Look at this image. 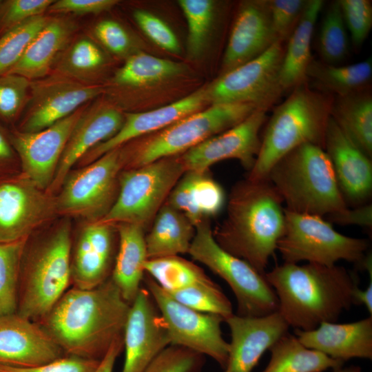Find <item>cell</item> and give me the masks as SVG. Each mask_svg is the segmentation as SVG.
Returning <instances> with one entry per match:
<instances>
[{"instance_id": "obj_30", "label": "cell", "mask_w": 372, "mask_h": 372, "mask_svg": "<svg viewBox=\"0 0 372 372\" xmlns=\"http://www.w3.org/2000/svg\"><path fill=\"white\" fill-rule=\"evenodd\" d=\"M324 5L322 0H308L298 25L287 41L280 72L284 92L306 81V71L313 59L311 46L314 28Z\"/></svg>"}, {"instance_id": "obj_7", "label": "cell", "mask_w": 372, "mask_h": 372, "mask_svg": "<svg viewBox=\"0 0 372 372\" xmlns=\"http://www.w3.org/2000/svg\"><path fill=\"white\" fill-rule=\"evenodd\" d=\"M185 172L180 155L122 171L118 194L107 213L98 221L112 226L136 224L145 229Z\"/></svg>"}, {"instance_id": "obj_20", "label": "cell", "mask_w": 372, "mask_h": 372, "mask_svg": "<svg viewBox=\"0 0 372 372\" xmlns=\"http://www.w3.org/2000/svg\"><path fill=\"white\" fill-rule=\"evenodd\" d=\"M277 41L269 0L242 2L224 52L221 74L259 56Z\"/></svg>"}, {"instance_id": "obj_11", "label": "cell", "mask_w": 372, "mask_h": 372, "mask_svg": "<svg viewBox=\"0 0 372 372\" xmlns=\"http://www.w3.org/2000/svg\"><path fill=\"white\" fill-rule=\"evenodd\" d=\"M127 158L120 147L69 173L55 198L56 212L95 222L109 211L116 196Z\"/></svg>"}, {"instance_id": "obj_39", "label": "cell", "mask_w": 372, "mask_h": 372, "mask_svg": "<svg viewBox=\"0 0 372 372\" xmlns=\"http://www.w3.org/2000/svg\"><path fill=\"white\" fill-rule=\"evenodd\" d=\"M339 0L332 1L323 17L318 34L320 61L332 65L346 59L349 41Z\"/></svg>"}, {"instance_id": "obj_50", "label": "cell", "mask_w": 372, "mask_h": 372, "mask_svg": "<svg viewBox=\"0 0 372 372\" xmlns=\"http://www.w3.org/2000/svg\"><path fill=\"white\" fill-rule=\"evenodd\" d=\"M96 38L110 51L116 54L126 53L131 45L129 34L123 27L112 20H104L96 25Z\"/></svg>"}, {"instance_id": "obj_13", "label": "cell", "mask_w": 372, "mask_h": 372, "mask_svg": "<svg viewBox=\"0 0 372 372\" xmlns=\"http://www.w3.org/2000/svg\"><path fill=\"white\" fill-rule=\"evenodd\" d=\"M143 281L159 311L170 345L209 356L223 369L229 350V342L223 338L221 331L224 318L180 304L147 274Z\"/></svg>"}, {"instance_id": "obj_26", "label": "cell", "mask_w": 372, "mask_h": 372, "mask_svg": "<svg viewBox=\"0 0 372 372\" xmlns=\"http://www.w3.org/2000/svg\"><path fill=\"white\" fill-rule=\"evenodd\" d=\"M295 335L307 348L333 359H372V316L350 323L323 322L310 331L295 329Z\"/></svg>"}, {"instance_id": "obj_34", "label": "cell", "mask_w": 372, "mask_h": 372, "mask_svg": "<svg viewBox=\"0 0 372 372\" xmlns=\"http://www.w3.org/2000/svg\"><path fill=\"white\" fill-rule=\"evenodd\" d=\"M269 362L262 372H324L343 366L344 362L307 348L289 332L269 349Z\"/></svg>"}, {"instance_id": "obj_55", "label": "cell", "mask_w": 372, "mask_h": 372, "mask_svg": "<svg viewBox=\"0 0 372 372\" xmlns=\"http://www.w3.org/2000/svg\"><path fill=\"white\" fill-rule=\"evenodd\" d=\"M354 304H363L367 309L370 316H372V280H370L366 288L364 290L359 287L354 293Z\"/></svg>"}, {"instance_id": "obj_28", "label": "cell", "mask_w": 372, "mask_h": 372, "mask_svg": "<svg viewBox=\"0 0 372 372\" xmlns=\"http://www.w3.org/2000/svg\"><path fill=\"white\" fill-rule=\"evenodd\" d=\"M118 248L110 278L130 304L141 288L147 260L145 229L136 224L118 225Z\"/></svg>"}, {"instance_id": "obj_14", "label": "cell", "mask_w": 372, "mask_h": 372, "mask_svg": "<svg viewBox=\"0 0 372 372\" xmlns=\"http://www.w3.org/2000/svg\"><path fill=\"white\" fill-rule=\"evenodd\" d=\"M30 99L17 130L36 132L68 116L97 96L103 89L63 74L30 81Z\"/></svg>"}, {"instance_id": "obj_47", "label": "cell", "mask_w": 372, "mask_h": 372, "mask_svg": "<svg viewBox=\"0 0 372 372\" xmlns=\"http://www.w3.org/2000/svg\"><path fill=\"white\" fill-rule=\"evenodd\" d=\"M133 16L141 30L156 45L171 53H180L176 34L162 19L143 10H136Z\"/></svg>"}, {"instance_id": "obj_12", "label": "cell", "mask_w": 372, "mask_h": 372, "mask_svg": "<svg viewBox=\"0 0 372 372\" xmlns=\"http://www.w3.org/2000/svg\"><path fill=\"white\" fill-rule=\"evenodd\" d=\"M284 43L277 41L259 56L221 74L205 87L207 102L251 103L267 111L285 92L280 81Z\"/></svg>"}, {"instance_id": "obj_1", "label": "cell", "mask_w": 372, "mask_h": 372, "mask_svg": "<svg viewBox=\"0 0 372 372\" xmlns=\"http://www.w3.org/2000/svg\"><path fill=\"white\" fill-rule=\"evenodd\" d=\"M130 304L110 278L91 289H68L37 323L65 355L101 360L123 337Z\"/></svg>"}, {"instance_id": "obj_3", "label": "cell", "mask_w": 372, "mask_h": 372, "mask_svg": "<svg viewBox=\"0 0 372 372\" xmlns=\"http://www.w3.org/2000/svg\"><path fill=\"white\" fill-rule=\"evenodd\" d=\"M282 203L266 178L239 183L231 193L226 219L213 231L216 241L265 274L285 230Z\"/></svg>"}, {"instance_id": "obj_52", "label": "cell", "mask_w": 372, "mask_h": 372, "mask_svg": "<svg viewBox=\"0 0 372 372\" xmlns=\"http://www.w3.org/2000/svg\"><path fill=\"white\" fill-rule=\"evenodd\" d=\"M329 218L332 222L339 225H355L371 228L372 207L371 204H364L351 209L347 208Z\"/></svg>"}, {"instance_id": "obj_40", "label": "cell", "mask_w": 372, "mask_h": 372, "mask_svg": "<svg viewBox=\"0 0 372 372\" xmlns=\"http://www.w3.org/2000/svg\"><path fill=\"white\" fill-rule=\"evenodd\" d=\"M167 293L180 304L200 312L219 315L224 320L234 314L230 300L215 282Z\"/></svg>"}, {"instance_id": "obj_21", "label": "cell", "mask_w": 372, "mask_h": 372, "mask_svg": "<svg viewBox=\"0 0 372 372\" xmlns=\"http://www.w3.org/2000/svg\"><path fill=\"white\" fill-rule=\"evenodd\" d=\"M65 355L37 322L17 313L0 317V364L31 368Z\"/></svg>"}, {"instance_id": "obj_41", "label": "cell", "mask_w": 372, "mask_h": 372, "mask_svg": "<svg viewBox=\"0 0 372 372\" xmlns=\"http://www.w3.org/2000/svg\"><path fill=\"white\" fill-rule=\"evenodd\" d=\"M43 15L32 17L0 37V76L6 74L48 21Z\"/></svg>"}, {"instance_id": "obj_10", "label": "cell", "mask_w": 372, "mask_h": 372, "mask_svg": "<svg viewBox=\"0 0 372 372\" xmlns=\"http://www.w3.org/2000/svg\"><path fill=\"white\" fill-rule=\"evenodd\" d=\"M258 109L251 103L215 104L191 114L164 128L138 147L129 163L130 168L180 155L233 127Z\"/></svg>"}, {"instance_id": "obj_4", "label": "cell", "mask_w": 372, "mask_h": 372, "mask_svg": "<svg viewBox=\"0 0 372 372\" xmlns=\"http://www.w3.org/2000/svg\"><path fill=\"white\" fill-rule=\"evenodd\" d=\"M333 96L311 88L307 81L292 89L267 123L260 147L248 178L265 179L283 156L304 144L324 149Z\"/></svg>"}, {"instance_id": "obj_53", "label": "cell", "mask_w": 372, "mask_h": 372, "mask_svg": "<svg viewBox=\"0 0 372 372\" xmlns=\"http://www.w3.org/2000/svg\"><path fill=\"white\" fill-rule=\"evenodd\" d=\"M17 157L8 136L0 127V178L14 175L11 168ZM18 158V157H17Z\"/></svg>"}, {"instance_id": "obj_19", "label": "cell", "mask_w": 372, "mask_h": 372, "mask_svg": "<svg viewBox=\"0 0 372 372\" xmlns=\"http://www.w3.org/2000/svg\"><path fill=\"white\" fill-rule=\"evenodd\" d=\"M225 322L230 330L231 341L223 372H251L263 353L289 327L278 311L260 317L234 313Z\"/></svg>"}, {"instance_id": "obj_46", "label": "cell", "mask_w": 372, "mask_h": 372, "mask_svg": "<svg viewBox=\"0 0 372 372\" xmlns=\"http://www.w3.org/2000/svg\"><path fill=\"white\" fill-rule=\"evenodd\" d=\"M53 0L0 1V37L32 17L43 15Z\"/></svg>"}, {"instance_id": "obj_32", "label": "cell", "mask_w": 372, "mask_h": 372, "mask_svg": "<svg viewBox=\"0 0 372 372\" xmlns=\"http://www.w3.org/2000/svg\"><path fill=\"white\" fill-rule=\"evenodd\" d=\"M372 78V59L348 65L311 61L305 74L309 85L333 96H342L369 87Z\"/></svg>"}, {"instance_id": "obj_2", "label": "cell", "mask_w": 372, "mask_h": 372, "mask_svg": "<svg viewBox=\"0 0 372 372\" xmlns=\"http://www.w3.org/2000/svg\"><path fill=\"white\" fill-rule=\"evenodd\" d=\"M278 300V312L289 327L310 331L336 322L354 304L357 275L345 267L284 262L265 273Z\"/></svg>"}, {"instance_id": "obj_49", "label": "cell", "mask_w": 372, "mask_h": 372, "mask_svg": "<svg viewBox=\"0 0 372 372\" xmlns=\"http://www.w3.org/2000/svg\"><path fill=\"white\" fill-rule=\"evenodd\" d=\"M103 61L104 56L99 48L90 40L81 39L70 48L65 65L71 72L87 73L99 68Z\"/></svg>"}, {"instance_id": "obj_36", "label": "cell", "mask_w": 372, "mask_h": 372, "mask_svg": "<svg viewBox=\"0 0 372 372\" xmlns=\"http://www.w3.org/2000/svg\"><path fill=\"white\" fill-rule=\"evenodd\" d=\"M176 62L145 53L130 56L116 72L114 81L120 85L143 87L172 78L183 72Z\"/></svg>"}, {"instance_id": "obj_9", "label": "cell", "mask_w": 372, "mask_h": 372, "mask_svg": "<svg viewBox=\"0 0 372 372\" xmlns=\"http://www.w3.org/2000/svg\"><path fill=\"white\" fill-rule=\"evenodd\" d=\"M285 230L277 249L285 262L307 261L331 266L341 260L360 265L369 242L344 236L323 217L285 209Z\"/></svg>"}, {"instance_id": "obj_22", "label": "cell", "mask_w": 372, "mask_h": 372, "mask_svg": "<svg viewBox=\"0 0 372 372\" xmlns=\"http://www.w3.org/2000/svg\"><path fill=\"white\" fill-rule=\"evenodd\" d=\"M324 149L331 161L346 203L364 205L372 192L371 158L343 133L331 116Z\"/></svg>"}, {"instance_id": "obj_5", "label": "cell", "mask_w": 372, "mask_h": 372, "mask_svg": "<svg viewBox=\"0 0 372 372\" xmlns=\"http://www.w3.org/2000/svg\"><path fill=\"white\" fill-rule=\"evenodd\" d=\"M266 179L285 203L286 210L329 217L347 209L324 149L302 145L270 169Z\"/></svg>"}, {"instance_id": "obj_31", "label": "cell", "mask_w": 372, "mask_h": 372, "mask_svg": "<svg viewBox=\"0 0 372 372\" xmlns=\"http://www.w3.org/2000/svg\"><path fill=\"white\" fill-rule=\"evenodd\" d=\"M195 232L186 216L165 202L145 237L147 260L188 254Z\"/></svg>"}, {"instance_id": "obj_25", "label": "cell", "mask_w": 372, "mask_h": 372, "mask_svg": "<svg viewBox=\"0 0 372 372\" xmlns=\"http://www.w3.org/2000/svg\"><path fill=\"white\" fill-rule=\"evenodd\" d=\"M123 121L121 112L112 107L83 112L72 131L53 181L46 192L52 195L60 190L73 165L95 146L113 136Z\"/></svg>"}, {"instance_id": "obj_33", "label": "cell", "mask_w": 372, "mask_h": 372, "mask_svg": "<svg viewBox=\"0 0 372 372\" xmlns=\"http://www.w3.org/2000/svg\"><path fill=\"white\" fill-rule=\"evenodd\" d=\"M331 117L343 133L369 157L372 156V95L369 88L333 96Z\"/></svg>"}, {"instance_id": "obj_17", "label": "cell", "mask_w": 372, "mask_h": 372, "mask_svg": "<svg viewBox=\"0 0 372 372\" xmlns=\"http://www.w3.org/2000/svg\"><path fill=\"white\" fill-rule=\"evenodd\" d=\"M266 110L258 109L240 123L190 148L181 155L187 171H208L216 163L236 159L250 171L260 150L259 132L267 121Z\"/></svg>"}, {"instance_id": "obj_8", "label": "cell", "mask_w": 372, "mask_h": 372, "mask_svg": "<svg viewBox=\"0 0 372 372\" xmlns=\"http://www.w3.org/2000/svg\"><path fill=\"white\" fill-rule=\"evenodd\" d=\"M188 254L227 283L236 300V315L260 317L278 311V298L265 274L223 249L208 220L196 227Z\"/></svg>"}, {"instance_id": "obj_54", "label": "cell", "mask_w": 372, "mask_h": 372, "mask_svg": "<svg viewBox=\"0 0 372 372\" xmlns=\"http://www.w3.org/2000/svg\"><path fill=\"white\" fill-rule=\"evenodd\" d=\"M123 349V337L116 340L101 360L95 372H113L116 360Z\"/></svg>"}, {"instance_id": "obj_35", "label": "cell", "mask_w": 372, "mask_h": 372, "mask_svg": "<svg viewBox=\"0 0 372 372\" xmlns=\"http://www.w3.org/2000/svg\"><path fill=\"white\" fill-rule=\"evenodd\" d=\"M144 269L145 274L169 293L214 282L203 269L179 256L148 259Z\"/></svg>"}, {"instance_id": "obj_45", "label": "cell", "mask_w": 372, "mask_h": 372, "mask_svg": "<svg viewBox=\"0 0 372 372\" xmlns=\"http://www.w3.org/2000/svg\"><path fill=\"white\" fill-rule=\"evenodd\" d=\"M308 0H269L272 27L278 41L285 43L298 25Z\"/></svg>"}, {"instance_id": "obj_51", "label": "cell", "mask_w": 372, "mask_h": 372, "mask_svg": "<svg viewBox=\"0 0 372 372\" xmlns=\"http://www.w3.org/2000/svg\"><path fill=\"white\" fill-rule=\"evenodd\" d=\"M116 0H59L54 1L48 10L57 13L97 14L111 9Z\"/></svg>"}, {"instance_id": "obj_38", "label": "cell", "mask_w": 372, "mask_h": 372, "mask_svg": "<svg viewBox=\"0 0 372 372\" xmlns=\"http://www.w3.org/2000/svg\"><path fill=\"white\" fill-rule=\"evenodd\" d=\"M178 4L188 26L187 53L191 59L205 50L217 16V5L211 0H180Z\"/></svg>"}, {"instance_id": "obj_44", "label": "cell", "mask_w": 372, "mask_h": 372, "mask_svg": "<svg viewBox=\"0 0 372 372\" xmlns=\"http://www.w3.org/2000/svg\"><path fill=\"white\" fill-rule=\"evenodd\" d=\"M203 364V355L183 347L169 345L143 372H200Z\"/></svg>"}, {"instance_id": "obj_24", "label": "cell", "mask_w": 372, "mask_h": 372, "mask_svg": "<svg viewBox=\"0 0 372 372\" xmlns=\"http://www.w3.org/2000/svg\"><path fill=\"white\" fill-rule=\"evenodd\" d=\"M207 103L204 87L167 105L143 112L128 113L125 116L120 130L110 138L89 151L81 158L83 163L87 165L135 138L163 130L200 110Z\"/></svg>"}, {"instance_id": "obj_42", "label": "cell", "mask_w": 372, "mask_h": 372, "mask_svg": "<svg viewBox=\"0 0 372 372\" xmlns=\"http://www.w3.org/2000/svg\"><path fill=\"white\" fill-rule=\"evenodd\" d=\"M30 80L16 74L0 76V120L15 121L27 102Z\"/></svg>"}, {"instance_id": "obj_29", "label": "cell", "mask_w": 372, "mask_h": 372, "mask_svg": "<svg viewBox=\"0 0 372 372\" xmlns=\"http://www.w3.org/2000/svg\"><path fill=\"white\" fill-rule=\"evenodd\" d=\"M73 29V25L68 20L49 19L6 74H19L33 81L45 77Z\"/></svg>"}, {"instance_id": "obj_6", "label": "cell", "mask_w": 372, "mask_h": 372, "mask_svg": "<svg viewBox=\"0 0 372 372\" xmlns=\"http://www.w3.org/2000/svg\"><path fill=\"white\" fill-rule=\"evenodd\" d=\"M71 251L68 221L31 247L27 241L20 268L18 315L38 322L69 289Z\"/></svg>"}, {"instance_id": "obj_43", "label": "cell", "mask_w": 372, "mask_h": 372, "mask_svg": "<svg viewBox=\"0 0 372 372\" xmlns=\"http://www.w3.org/2000/svg\"><path fill=\"white\" fill-rule=\"evenodd\" d=\"M343 19L355 51L361 48L372 27L370 0H339Z\"/></svg>"}, {"instance_id": "obj_18", "label": "cell", "mask_w": 372, "mask_h": 372, "mask_svg": "<svg viewBox=\"0 0 372 372\" xmlns=\"http://www.w3.org/2000/svg\"><path fill=\"white\" fill-rule=\"evenodd\" d=\"M170 345L167 329L149 291L141 287L130 304L123 331L122 372H143Z\"/></svg>"}, {"instance_id": "obj_37", "label": "cell", "mask_w": 372, "mask_h": 372, "mask_svg": "<svg viewBox=\"0 0 372 372\" xmlns=\"http://www.w3.org/2000/svg\"><path fill=\"white\" fill-rule=\"evenodd\" d=\"M28 238L0 243V317L17 313L21 263Z\"/></svg>"}, {"instance_id": "obj_48", "label": "cell", "mask_w": 372, "mask_h": 372, "mask_svg": "<svg viewBox=\"0 0 372 372\" xmlns=\"http://www.w3.org/2000/svg\"><path fill=\"white\" fill-rule=\"evenodd\" d=\"M101 360L65 355L35 367L22 368L0 364V372H95Z\"/></svg>"}, {"instance_id": "obj_56", "label": "cell", "mask_w": 372, "mask_h": 372, "mask_svg": "<svg viewBox=\"0 0 372 372\" xmlns=\"http://www.w3.org/2000/svg\"><path fill=\"white\" fill-rule=\"evenodd\" d=\"M362 369L361 367L359 366H350L348 367L343 368V366L335 369L333 370V372H361Z\"/></svg>"}, {"instance_id": "obj_27", "label": "cell", "mask_w": 372, "mask_h": 372, "mask_svg": "<svg viewBox=\"0 0 372 372\" xmlns=\"http://www.w3.org/2000/svg\"><path fill=\"white\" fill-rule=\"evenodd\" d=\"M166 202L184 214L196 227L222 210L225 195L222 187L208 175V171H187Z\"/></svg>"}, {"instance_id": "obj_15", "label": "cell", "mask_w": 372, "mask_h": 372, "mask_svg": "<svg viewBox=\"0 0 372 372\" xmlns=\"http://www.w3.org/2000/svg\"><path fill=\"white\" fill-rule=\"evenodd\" d=\"M55 213V198L23 174L0 178V243L29 238Z\"/></svg>"}, {"instance_id": "obj_23", "label": "cell", "mask_w": 372, "mask_h": 372, "mask_svg": "<svg viewBox=\"0 0 372 372\" xmlns=\"http://www.w3.org/2000/svg\"><path fill=\"white\" fill-rule=\"evenodd\" d=\"M113 249L112 225L100 221L86 225L71 251V285L91 289L107 281L113 269Z\"/></svg>"}, {"instance_id": "obj_16", "label": "cell", "mask_w": 372, "mask_h": 372, "mask_svg": "<svg viewBox=\"0 0 372 372\" xmlns=\"http://www.w3.org/2000/svg\"><path fill=\"white\" fill-rule=\"evenodd\" d=\"M83 110L81 107L39 132L14 130L7 134L19 160L22 174L40 189L46 192L52 183L65 145Z\"/></svg>"}]
</instances>
